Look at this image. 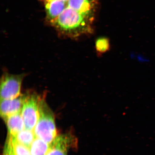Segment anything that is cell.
<instances>
[{
  "label": "cell",
  "instance_id": "8992f818",
  "mask_svg": "<svg viewBox=\"0 0 155 155\" xmlns=\"http://www.w3.org/2000/svg\"><path fill=\"white\" fill-rule=\"evenodd\" d=\"M75 137L69 134L58 136L50 144L46 155H67L69 149L75 145Z\"/></svg>",
  "mask_w": 155,
  "mask_h": 155
},
{
  "label": "cell",
  "instance_id": "9a60e30c",
  "mask_svg": "<svg viewBox=\"0 0 155 155\" xmlns=\"http://www.w3.org/2000/svg\"><path fill=\"white\" fill-rule=\"evenodd\" d=\"M62 1H64V2H68V0H62Z\"/></svg>",
  "mask_w": 155,
  "mask_h": 155
},
{
  "label": "cell",
  "instance_id": "30bf717a",
  "mask_svg": "<svg viewBox=\"0 0 155 155\" xmlns=\"http://www.w3.org/2000/svg\"><path fill=\"white\" fill-rule=\"evenodd\" d=\"M50 147V144L41 139L36 137L29 149L31 155H46Z\"/></svg>",
  "mask_w": 155,
  "mask_h": 155
},
{
  "label": "cell",
  "instance_id": "5bb4252c",
  "mask_svg": "<svg viewBox=\"0 0 155 155\" xmlns=\"http://www.w3.org/2000/svg\"><path fill=\"white\" fill-rule=\"evenodd\" d=\"M3 155H16L14 151L12 137L8 134L4 147Z\"/></svg>",
  "mask_w": 155,
  "mask_h": 155
},
{
  "label": "cell",
  "instance_id": "8fae6325",
  "mask_svg": "<svg viewBox=\"0 0 155 155\" xmlns=\"http://www.w3.org/2000/svg\"><path fill=\"white\" fill-rule=\"evenodd\" d=\"M36 137L33 130L25 128L18 133L15 138L19 143L30 148L31 145Z\"/></svg>",
  "mask_w": 155,
  "mask_h": 155
},
{
  "label": "cell",
  "instance_id": "ba28073f",
  "mask_svg": "<svg viewBox=\"0 0 155 155\" xmlns=\"http://www.w3.org/2000/svg\"><path fill=\"white\" fill-rule=\"evenodd\" d=\"M45 5L46 18L50 22H52L67 7V2L62 0H42Z\"/></svg>",
  "mask_w": 155,
  "mask_h": 155
},
{
  "label": "cell",
  "instance_id": "277c9868",
  "mask_svg": "<svg viewBox=\"0 0 155 155\" xmlns=\"http://www.w3.org/2000/svg\"><path fill=\"white\" fill-rule=\"evenodd\" d=\"M24 77V74L4 73L1 80V100L13 99L20 96Z\"/></svg>",
  "mask_w": 155,
  "mask_h": 155
},
{
  "label": "cell",
  "instance_id": "52a82bcc",
  "mask_svg": "<svg viewBox=\"0 0 155 155\" xmlns=\"http://www.w3.org/2000/svg\"><path fill=\"white\" fill-rule=\"evenodd\" d=\"M26 93L10 100H1L0 114L3 119L14 114L21 113L26 98Z\"/></svg>",
  "mask_w": 155,
  "mask_h": 155
},
{
  "label": "cell",
  "instance_id": "7a4b0ae2",
  "mask_svg": "<svg viewBox=\"0 0 155 155\" xmlns=\"http://www.w3.org/2000/svg\"><path fill=\"white\" fill-rule=\"evenodd\" d=\"M33 130L36 137L49 144L58 136L54 116L44 98L41 100L39 119Z\"/></svg>",
  "mask_w": 155,
  "mask_h": 155
},
{
  "label": "cell",
  "instance_id": "9c48e42d",
  "mask_svg": "<svg viewBox=\"0 0 155 155\" xmlns=\"http://www.w3.org/2000/svg\"><path fill=\"white\" fill-rule=\"evenodd\" d=\"M8 128V134L15 137L25 128L24 120L21 113L9 116L4 119Z\"/></svg>",
  "mask_w": 155,
  "mask_h": 155
},
{
  "label": "cell",
  "instance_id": "5b68a950",
  "mask_svg": "<svg viewBox=\"0 0 155 155\" xmlns=\"http://www.w3.org/2000/svg\"><path fill=\"white\" fill-rule=\"evenodd\" d=\"M67 7L94 21L98 8L99 0H68Z\"/></svg>",
  "mask_w": 155,
  "mask_h": 155
},
{
  "label": "cell",
  "instance_id": "6da1fadb",
  "mask_svg": "<svg viewBox=\"0 0 155 155\" xmlns=\"http://www.w3.org/2000/svg\"><path fill=\"white\" fill-rule=\"evenodd\" d=\"M94 22L74 9L67 7L50 23L62 35L73 38L93 34Z\"/></svg>",
  "mask_w": 155,
  "mask_h": 155
},
{
  "label": "cell",
  "instance_id": "3957f363",
  "mask_svg": "<svg viewBox=\"0 0 155 155\" xmlns=\"http://www.w3.org/2000/svg\"><path fill=\"white\" fill-rule=\"evenodd\" d=\"M21 114L25 129L34 130L40 117V103L41 98L35 93H26Z\"/></svg>",
  "mask_w": 155,
  "mask_h": 155
},
{
  "label": "cell",
  "instance_id": "7c38bea8",
  "mask_svg": "<svg viewBox=\"0 0 155 155\" xmlns=\"http://www.w3.org/2000/svg\"><path fill=\"white\" fill-rule=\"evenodd\" d=\"M95 47L97 55L99 57H101L111 49L110 39L106 37L98 38L96 40Z\"/></svg>",
  "mask_w": 155,
  "mask_h": 155
},
{
  "label": "cell",
  "instance_id": "4fadbf2b",
  "mask_svg": "<svg viewBox=\"0 0 155 155\" xmlns=\"http://www.w3.org/2000/svg\"><path fill=\"white\" fill-rule=\"evenodd\" d=\"M12 140L14 151L16 155H31L29 148L19 143L13 137H12Z\"/></svg>",
  "mask_w": 155,
  "mask_h": 155
}]
</instances>
